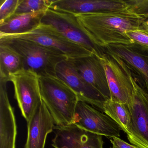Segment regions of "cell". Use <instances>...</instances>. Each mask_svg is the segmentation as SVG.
Wrapping results in <instances>:
<instances>
[{
	"instance_id": "22",
	"label": "cell",
	"mask_w": 148,
	"mask_h": 148,
	"mask_svg": "<svg viewBox=\"0 0 148 148\" xmlns=\"http://www.w3.org/2000/svg\"><path fill=\"white\" fill-rule=\"evenodd\" d=\"M125 1L129 11L145 19H148V0H129Z\"/></svg>"
},
{
	"instance_id": "21",
	"label": "cell",
	"mask_w": 148,
	"mask_h": 148,
	"mask_svg": "<svg viewBox=\"0 0 148 148\" xmlns=\"http://www.w3.org/2000/svg\"><path fill=\"white\" fill-rule=\"evenodd\" d=\"M21 0H1L0 7V24L15 14Z\"/></svg>"
},
{
	"instance_id": "13",
	"label": "cell",
	"mask_w": 148,
	"mask_h": 148,
	"mask_svg": "<svg viewBox=\"0 0 148 148\" xmlns=\"http://www.w3.org/2000/svg\"><path fill=\"white\" fill-rule=\"evenodd\" d=\"M104 48L107 52L118 57L137 74L148 94V51L134 44H111Z\"/></svg>"
},
{
	"instance_id": "4",
	"label": "cell",
	"mask_w": 148,
	"mask_h": 148,
	"mask_svg": "<svg viewBox=\"0 0 148 148\" xmlns=\"http://www.w3.org/2000/svg\"><path fill=\"white\" fill-rule=\"evenodd\" d=\"M68 40L79 45L99 58L104 48L98 45L86 30L80 25L76 15L49 8L41 21Z\"/></svg>"
},
{
	"instance_id": "9",
	"label": "cell",
	"mask_w": 148,
	"mask_h": 148,
	"mask_svg": "<svg viewBox=\"0 0 148 148\" xmlns=\"http://www.w3.org/2000/svg\"><path fill=\"white\" fill-rule=\"evenodd\" d=\"M56 76L72 90L79 101L93 106L103 112L104 106L108 99L84 79L69 59L58 64Z\"/></svg>"
},
{
	"instance_id": "18",
	"label": "cell",
	"mask_w": 148,
	"mask_h": 148,
	"mask_svg": "<svg viewBox=\"0 0 148 148\" xmlns=\"http://www.w3.org/2000/svg\"><path fill=\"white\" fill-rule=\"evenodd\" d=\"M25 70L22 57L10 47L0 43V78L10 81L12 75Z\"/></svg>"
},
{
	"instance_id": "19",
	"label": "cell",
	"mask_w": 148,
	"mask_h": 148,
	"mask_svg": "<svg viewBox=\"0 0 148 148\" xmlns=\"http://www.w3.org/2000/svg\"><path fill=\"white\" fill-rule=\"evenodd\" d=\"M103 112L110 116L120 126L127 135L131 127V116L126 104L107 99L103 107Z\"/></svg>"
},
{
	"instance_id": "2",
	"label": "cell",
	"mask_w": 148,
	"mask_h": 148,
	"mask_svg": "<svg viewBox=\"0 0 148 148\" xmlns=\"http://www.w3.org/2000/svg\"><path fill=\"white\" fill-rule=\"evenodd\" d=\"M0 43L16 51L23 59L25 70L32 72L40 77L56 76L58 64L67 59L56 50L27 40L0 36Z\"/></svg>"
},
{
	"instance_id": "14",
	"label": "cell",
	"mask_w": 148,
	"mask_h": 148,
	"mask_svg": "<svg viewBox=\"0 0 148 148\" xmlns=\"http://www.w3.org/2000/svg\"><path fill=\"white\" fill-rule=\"evenodd\" d=\"M69 60L87 83L106 99L110 98L105 71L99 57L92 53L89 56Z\"/></svg>"
},
{
	"instance_id": "1",
	"label": "cell",
	"mask_w": 148,
	"mask_h": 148,
	"mask_svg": "<svg viewBox=\"0 0 148 148\" xmlns=\"http://www.w3.org/2000/svg\"><path fill=\"white\" fill-rule=\"evenodd\" d=\"M76 16L94 42L103 48L111 44H133L125 32L138 29L145 19L127 8L115 12Z\"/></svg>"
},
{
	"instance_id": "10",
	"label": "cell",
	"mask_w": 148,
	"mask_h": 148,
	"mask_svg": "<svg viewBox=\"0 0 148 148\" xmlns=\"http://www.w3.org/2000/svg\"><path fill=\"white\" fill-rule=\"evenodd\" d=\"M3 36L23 39L36 42L58 51L64 55L67 59L89 56L92 54L90 51L68 40L51 27L44 25H40L36 30L28 33Z\"/></svg>"
},
{
	"instance_id": "5",
	"label": "cell",
	"mask_w": 148,
	"mask_h": 148,
	"mask_svg": "<svg viewBox=\"0 0 148 148\" xmlns=\"http://www.w3.org/2000/svg\"><path fill=\"white\" fill-rule=\"evenodd\" d=\"M130 77L133 90L126 104L131 116L127 138L137 148H148V94L138 84L131 71Z\"/></svg>"
},
{
	"instance_id": "11",
	"label": "cell",
	"mask_w": 148,
	"mask_h": 148,
	"mask_svg": "<svg viewBox=\"0 0 148 148\" xmlns=\"http://www.w3.org/2000/svg\"><path fill=\"white\" fill-rule=\"evenodd\" d=\"M55 136L52 145L54 148H103L101 135L83 130L72 124L54 127Z\"/></svg>"
},
{
	"instance_id": "7",
	"label": "cell",
	"mask_w": 148,
	"mask_h": 148,
	"mask_svg": "<svg viewBox=\"0 0 148 148\" xmlns=\"http://www.w3.org/2000/svg\"><path fill=\"white\" fill-rule=\"evenodd\" d=\"M40 77L30 71L23 70L11 77L14 96L22 116L28 122L42 103Z\"/></svg>"
},
{
	"instance_id": "17",
	"label": "cell",
	"mask_w": 148,
	"mask_h": 148,
	"mask_svg": "<svg viewBox=\"0 0 148 148\" xmlns=\"http://www.w3.org/2000/svg\"><path fill=\"white\" fill-rule=\"evenodd\" d=\"M47 11L14 14L0 24V36L25 34L36 30L41 25Z\"/></svg>"
},
{
	"instance_id": "26",
	"label": "cell",
	"mask_w": 148,
	"mask_h": 148,
	"mask_svg": "<svg viewBox=\"0 0 148 148\" xmlns=\"http://www.w3.org/2000/svg\"><path fill=\"white\" fill-rule=\"evenodd\" d=\"M110 148H112V147H110Z\"/></svg>"
},
{
	"instance_id": "12",
	"label": "cell",
	"mask_w": 148,
	"mask_h": 148,
	"mask_svg": "<svg viewBox=\"0 0 148 148\" xmlns=\"http://www.w3.org/2000/svg\"><path fill=\"white\" fill-rule=\"evenodd\" d=\"M126 8L124 0H52L50 7L75 15L109 12Z\"/></svg>"
},
{
	"instance_id": "20",
	"label": "cell",
	"mask_w": 148,
	"mask_h": 148,
	"mask_svg": "<svg viewBox=\"0 0 148 148\" xmlns=\"http://www.w3.org/2000/svg\"><path fill=\"white\" fill-rule=\"evenodd\" d=\"M52 1V0H21L14 14H23L47 11L50 8Z\"/></svg>"
},
{
	"instance_id": "16",
	"label": "cell",
	"mask_w": 148,
	"mask_h": 148,
	"mask_svg": "<svg viewBox=\"0 0 148 148\" xmlns=\"http://www.w3.org/2000/svg\"><path fill=\"white\" fill-rule=\"evenodd\" d=\"M7 82L0 78V148H16L17 125L8 98Z\"/></svg>"
},
{
	"instance_id": "3",
	"label": "cell",
	"mask_w": 148,
	"mask_h": 148,
	"mask_svg": "<svg viewBox=\"0 0 148 148\" xmlns=\"http://www.w3.org/2000/svg\"><path fill=\"white\" fill-rule=\"evenodd\" d=\"M39 80L42 101L56 125L72 124L79 101L76 93L57 76L41 77Z\"/></svg>"
},
{
	"instance_id": "24",
	"label": "cell",
	"mask_w": 148,
	"mask_h": 148,
	"mask_svg": "<svg viewBox=\"0 0 148 148\" xmlns=\"http://www.w3.org/2000/svg\"><path fill=\"white\" fill-rule=\"evenodd\" d=\"M112 148H137L134 145L130 144L120 138L114 137L110 138Z\"/></svg>"
},
{
	"instance_id": "6",
	"label": "cell",
	"mask_w": 148,
	"mask_h": 148,
	"mask_svg": "<svg viewBox=\"0 0 148 148\" xmlns=\"http://www.w3.org/2000/svg\"><path fill=\"white\" fill-rule=\"evenodd\" d=\"M103 66L112 101L127 104L133 90L130 70L118 57L105 51L100 58Z\"/></svg>"
},
{
	"instance_id": "23",
	"label": "cell",
	"mask_w": 148,
	"mask_h": 148,
	"mask_svg": "<svg viewBox=\"0 0 148 148\" xmlns=\"http://www.w3.org/2000/svg\"><path fill=\"white\" fill-rule=\"evenodd\" d=\"M125 34L133 44L148 51V34L137 29L126 31Z\"/></svg>"
},
{
	"instance_id": "8",
	"label": "cell",
	"mask_w": 148,
	"mask_h": 148,
	"mask_svg": "<svg viewBox=\"0 0 148 148\" xmlns=\"http://www.w3.org/2000/svg\"><path fill=\"white\" fill-rule=\"evenodd\" d=\"M73 124L85 130L110 138H119L120 126L105 113L79 101L76 106Z\"/></svg>"
},
{
	"instance_id": "25",
	"label": "cell",
	"mask_w": 148,
	"mask_h": 148,
	"mask_svg": "<svg viewBox=\"0 0 148 148\" xmlns=\"http://www.w3.org/2000/svg\"><path fill=\"white\" fill-rule=\"evenodd\" d=\"M138 29L148 34V19H146L143 21Z\"/></svg>"
},
{
	"instance_id": "15",
	"label": "cell",
	"mask_w": 148,
	"mask_h": 148,
	"mask_svg": "<svg viewBox=\"0 0 148 148\" xmlns=\"http://www.w3.org/2000/svg\"><path fill=\"white\" fill-rule=\"evenodd\" d=\"M27 123L25 148H45L47 135L54 130L55 123L44 102L37 108Z\"/></svg>"
}]
</instances>
